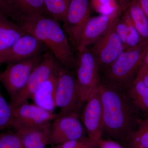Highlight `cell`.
Wrapping results in <instances>:
<instances>
[{
  "label": "cell",
  "mask_w": 148,
  "mask_h": 148,
  "mask_svg": "<svg viewBox=\"0 0 148 148\" xmlns=\"http://www.w3.org/2000/svg\"><path fill=\"white\" fill-rule=\"evenodd\" d=\"M104 114V133L117 140L125 139L142 119L125 92L112 85L99 86Z\"/></svg>",
  "instance_id": "obj_1"
},
{
  "label": "cell",
  "mask_w": 148,
  "mask_h": 148,
  "mask_svg": "<svg viewBox=\"0 0 148 148\" xmlns=\"http://www.w3.org/2000/svg\"><path fill=\"white\" fill-rule=\"evenodd\" d=\"M19 25L43 43L61 65L69 69H75L77 59L59 21L47 15L34 14L24 16Z\"/></svg>",
  "instance_id": "obj_2"
},
{
  "label": "cell",
  "mask_w": 148,
  "mask_h": 148,
  "mask_svg": "<svg viewBox=\"0 0 148 148\" xmlns=\"http://www.w3.org/2000/svg\"><path fill=\"white\" fill-rule=\"evenodd\" d=\"M148 48V41L124 50L106 70L109 84L125 90L135 80Z\"/></svg>",
  "instance_id": "obj_3"
},
{
  "label": "cell",
  "mask_w": 148,
  "mask_h": 148,
  "mask_svg": "<svg viewBox=\"0 0 148 148\" xmlns=\"http://www.w3.org/2000/svg\"><path fill=\"white\" fill-rule=\"evenodd\" d=\"M58 115L79 114L83 105L75 75L59 63L57 69V84L55 93Z\"/></svg>",
  "instance_id": "obj_4"
},
{
  "label": "cell",
  "mask_w": 148,
  "mask_h": 148,
  "mask_svg": "<svg viewBox=\"0 0 148 148\" xmlns=\"http://www.w3.org/2000/svg\"><path fill=\"white\" fill-rule=\"evenodd\" d=\"M78 52L75 68V77L81 99L85 103L101 84L100 68L97 59L90 49H86Z\"/></svg>",
  "instance_id": "obj_5"
},
{
  "label": "cell",
  "mask_w": 148,
  "mask_h": 148,
  "mask_svg": "<svg viewBox=\"0 0 148 148\" xmlns=\"http://www.w3.org/2000/svg\"><path fill=\"white\" fill-rule=\"evenodd\" d=\"M42 59V56L39 54L7 64L5 70L0 71V83L8 92L10 102L24 88L33 70Z\"/></svg>",
  "instance_id": "obj_6"
},
{
  "label": "cell",
  "mask_w": 148,
  "mask_h": 148,
  "mask_svg": "<svg viewBox=\"0 0 148 148\" xmlns=\"http://www.w3.org/2000/svg\"><path fill=\"white\" fill-rule=\"evenodd\" d=\"M59 64L51 52H46L42 55V60L33 70L24 88L10 103L12 110L32 99L37 90L56 71Z\"/></svg>",
  "instance_id": "obj_7"
},
{
  "label": "cell",
  "mask_w": 148,
  "mask_h": 148,
  "mask_svg": "<svg viewBox=\"0 0 148 148\" xmlns=\"http://www.w3.org/2000/svg\"><path fill=\"white\" fill-rule=\"evenodd\" d=\"M79 114L58 115L51 122L49 145H58L86 136V130Z\"/></svg>",
  "instance_id": "obj_8"
},
{
  "label": "cell",
  "mask_w": 148,
  "mask_h": 148,
  "mask_svg": "<svg viewBox=\"0 0 148 148\" xmlns=\"http://www.w3.org/2000/svg\"><path fill=\"white\" fill-rule=\"evenodd\" d=\"M13 119L12 127L19 128L41 127L49 126L57 116L51 112L29 101L13 109Z\"/></svg>",
  "instance_id": "obj_9"
},
{
  "label": "cell",
  "mask_w": 148,
  "mask_h": 148,
  "mask_svg": "<svg viewBox=\"0 0 148 148\" xmlns=\"http://www.w3.org/2000/svg\"><path fill=\"white\" fill-rule=\"evenodd\" d=\"M81 120L87 136L98 143L104 133V114L99 86L86 101Z\"/></svg>",
  "instance_id": "obj_10"
},
{
  "label": "cell",
  "mask_w": 148,
  "mask_h": 148,
  "mask_svg": "<svg viewBox=\"0 0 148 148\" xmlns=\"http://www.w3.org/2000/svg\"><path fill=\"white\" fill-rule=\"evenodd\" d=\"M116 22L106 34L92 45L90 49L98 61L100 69L106 71L124 51L116 31Z\"/></svg>",
  "instance_id": "obj_11"
},
{
  "label": "cell",
  "mask_w": 148,
  "mask_h": 148,
  "mask_svg": "<svg viewBox=\"0 0 148 148\" xmlns=\"http://www.w3.org/2000/svg\"><path fill=\"white\" fill-rule=\"evenodd\" d=\"M90 0H71L63 29L74 46L78 42L82 29L90 17Z\"/></svg>",
  "instance_id": "obj_12"
},
{
  "label": "cell",
  "mask_w": 148,
  "mask_h": 148,
  "mask_svg": "<svg viewBox=\"0 0 148 148\" xmlns=\"http://www.w3.org/2000/svg\"><path fill=\"white\" fill-rule=\"evenodd\" d=\"M123 13L100 14L86 21L75 47L78 51L88 48L104 36Z\"/></svg>",
  "instance_id": "obj_13"
},
{
  "label": "cell",
  "mask_w": 148,
  "mask_h": 148,
  "mask_svg": "<svg viewBox=\"0 0 148 148\" xmlns=\"http://www.w3.org/2000/svg\"><path fill=\"white\" fill-rule=\"evenodd\" d=\"M45 46L33 35L27 34L0 56V66L22 61L40 54Z\"/></svg>",
  "instance_id": "obj_14"
},
{
  "label": "cell",
  "mask_w": 148,
  "mask_h": 148,
  "mask_svg": "<svg viewBox=\"0 0 148 148\" xmlns=\"http://www.w3.org/2000/svg\"><path fill=\"white\" fill-rule=\"evenodd\" d=\"M27 34L18 24L0 12V56Z\"/></svg>",
  "instance_id": "obj_15"
},
{
  "label": "cell",
  "mask_w": 148,
  "mask_h": 148,
  "mask_svg": "<svg viewBox=\"0 0 148 148\" xmlns=\"http://www.w3.org/2000/svg\"><path fill=\"white\" fill-rule=\"evenodd\" d=\"M50 125L15 130L24 148H45L49 145Z\"/></svg>",
  "instance_id": "obj_16"
},
{
  "label": "cell",
  "mask_w": 148,
  "mask_h": 148,
  "mask_svg": "<svg viewBox=\"0 0 148 148\" xmlns=\"http://www.w3.org/2000/svg\"><path fill=\"white\" fill-rule=\"evenodd\" d=\"M57 69L37 90L32 98L34 104L51 112H54L56 108L55 93L57 84Z\"/></svg>",
  "instance_id": "obj_17"
},
{
  "label": "cell",
  "mask_w": 148,
  "mask_h": 148,
  "mask_svg": "<svg viewBox=\"0 0 148 148\" xmlns=\"http://www.w3.org/2000/svg\"><path fill=\"white\" fill-rule=\"evenodd\" d=\"M125 90L138 112L148 116V87L141 79H135Z\"/></svg>",
  "instance_id": "obj_18"
},
{
  "label": "cell",
  "mask_w": 148,
  "mask_h": 148,
  "mask_svg": "<svg viewBox=\"0 0 148 148\" xmlns=\"http://www.w3.org/2000/svg\"><path fill=\"white\" fill-rule=\"evenodd\" d=\"M127 10L142 40L148 41V18L137 0H132Z\"/></svg>",
  "instance_id": "obj_19"
},
{
  "label": "cell",
  "mask_w": 148,
  "mask_h": 148,
  "mask_svg": "<svg viewBox=\"0 0 148 148\" xmlns=\"http://www.w3.org/2000/svg\"><path fill=\"white\" fill-rule=\"evenodd\" d=\"M128 148H148V116L126 138Z\"/></svg>",
  "instance_id": "obj_20"
},
{
  "label": "cell",
  "mask_w": 148,
  "mask_h": 148,
  "mask_svg": "<svg viewBox=\"0 0 148 148\" xmlns=\"http://www.w3.org/2000/svg\"><path fill=\"white\" fill-rule=\"evenodd\" d=\"M24 16L34 14L47 15L43 0H10Z\"/></svg>",
  "instance_id": "obj_21"
},
{
  "label": "cell",
  "mask_w": 148,
  "mask_h": 148,
  "mask_svg": "<svg viewBox=\"0 0 148 148\" xmlns=\"http://www.w3.org/2000/svg\"><path fill=\"white\" fill-rule=\"evenodd\" d=\"M48 16L63 22L71 0H43Z\"/></svg>",
  "instance_id": "obj_22"
},
{
  "label": "cell",
  "mask_w": 148,
  "mask_h": 148,
  "mask_svg": "<svg viewBox=\"0 0 148 148\" xmlns=\"http://www.w3.org/2000/svg\"><path fill=\"white\" fill-rule=\"evenodd\" d=\"M121 16L126 22L127 26V38L124 50L135 48L140 45L144 41L142 40L138 31L133 25L127 10L123 12Z\"/></svg>",
  "instance_id": "obj_23"
},
{
  "label": "cell",
  "mask_w": 148,
  "mask_h": 148,
  "mask_svg": "<svg viewBox=\"0 0 148 148\" xmlns=\"http://www.w3.org/2000/svg\"><path fill=\"white\" fill-rule=\"evenodd\" d=\"M91 10L100 14L111 15L123 12L116 0H90Z\"/></svg>",
  "instance_id": "obj_24"
},
{
  "label": "cell",
  "mask_w": 148,
  "mask_h": 148,
  "mask_svg": "<svg viewBox=\"0 0 148 148\" xmlns=\"http://www.w3.org/2000/svg\"><path fill=\"white\" fill-rule=\"evenodd\" d=\"M1 84L0 83V131L12 127L13 119V110L2 95Z\"/></svg>",
  "instance_id": "obj_25"
},
{
  "label": "cell",
  "mask_w": 148,
  "mask_h": 148,
  "mask_svg": "<svg viewBox=\"0 0 148 148\" xmlns=\"http://www.w3.org/2000/svg\"><path fill=\"white\" fill-rule=\"evenodd\" d=\"M0 12L18 25L24 17L10 0H0Z\"/></svg>",
  "instance_id": "obj_26"
},
{
  "label": "cell",
  "mask_w": 148,
  "mask_h": 148,
  "mask_svg": "<svg viewBox=\"0 0 148 148\" xmlns=\"http://www.w3.org/2000/svg\"><path fill=\"white\" fill-rule=\"evenodd\" d=\"M52 148H98V143L87 136L70 141Z\"/></svg>",
  "instance_id": "obj_27"
},
{
  "label": "cell",
  "mask_w": 148,
  "mask_h": 148,
  "mask_svg": "<svg viewBox=\"0 0 148 148\" xmlns=\"http://www.w3.org/2000/svg\"><path fill=\"white\" fill-rule=\"evenodd\" d=\"M0 148L24 147L16 132H8L0 134Z\"/></svg>",
  "instance_id": "obj_28"
},
{
  "label": "cell",
  "mask_w": 148,
  "mask_h": 148,
  "mask_svg": "<svg viewBox=\"0 0 148 148\" xmlns=\"http://www.w3.org/2000/svg\"><path fill=\"white\" fill-rule=\"evenodd\" d=\"M115 28L117 34L121 41L124 48L127 38V26L121 15L116 22Z\"/></svg>",
  "instance_id": "obj_29"
},
{
  "label": "cell",
  "mask_w": 148,
  "mask_h": 148,
  "mask_svg": "<svg viewBox=\"0 0 148 148\" xmlns=\"http://www.w3.org/2000/svg\"><path fill=\"white\" fill-rule=\"evenodd\" d=\"M98 148H124L115 141L103 138L98 142Z\"/></svg>",
  "instance_id": "obj_30"
},
{
  "label": "cell",
  "mask_w": 148,
  "mask_h": 148,
  "mask_svg": "<svg viewBox=\"0 0 148 148\" xmlns=\"http://www.w3.org/2000/svg\"><path fill=\"white\" fill-rule=\"evenodd\" d=\"M147 71H148V48L143 59L142 65L137 75H140Z\"/></svg>",
  "instance_id": "obj_31"
},
{
  "label": "cell",
  "mask_w": 148,
  "mask_h": 148,
  "mask_svg": "<svg viewBox=\"0 0 148 148\" xmlns=\"http://www.w3.org/2000/svg\"><path fill=\"white\" fill-rule=\"evenodd\" d=\"M123 11L126 10L128 8L130 3L132 0H116Z\"/></svg>",
  "instance_id": "obj_32"
},
{
  "label": "cell",
  "mask_w": 148,
  "mask_h": 148,
  "mask_svg": "<svg viewBox=\"0 0 148 148\" xmlns=\"http://www.w3.org/2000/svg\"><path fill=\"white\" fill-rule=\"evenodd\" d=\"M137 1L148 18V0H137Z\"/></svg>",
  "instance_id": "obj_33"
},
{
  "label": "cell",
  "mask_w": 148,
  "mask_h": 148,
  "mask_svg": "<svg viewBox=\"0 0 148 148\" xmlns=\"http://www.w3.org/2000/svg\"><path fill=\"white\" fill-rule=\"evenodd\" d=\"M135 79H141L148 87V71L145 72L140 75H137Z\"/></svg>",
  "instance_id": "obj_34"
}]
</instances>
